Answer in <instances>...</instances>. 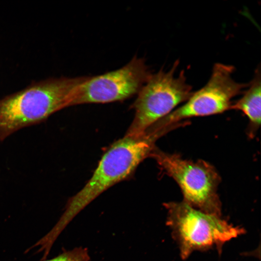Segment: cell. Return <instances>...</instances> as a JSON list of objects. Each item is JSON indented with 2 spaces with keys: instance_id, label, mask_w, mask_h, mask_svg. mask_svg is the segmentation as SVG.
Returning a JSON list of instances; mask_svg holds the SVG:
<instances>
[{
  "instance_id": "cell-1",
  "label": "cell",
  "mask_w": 261,
  "mask_h": 261,
  "mask_svg": "<svg viewBox=\"0 0 261 261\" xmlns=\"http://www.w3.org/2000/svg\"><path fill=\"white\" fill-rule=\"evenodd\" d=\"M165 134L162 130L148 129L141 136H125L115 143L103 154L85 186L69 199L64 213L52 229L53 232L59 235L93 200L131 174L139 164L150 156L156 141Z\"/></svg>"
},
{
  "instance_id": "cell-2",
  "label": "cell",
  "mask_w": 261,
  "mask_h": 261,
  "mask_svg": "<svg viewBox=\"0 0 261 261\" xmlns=\"http://www.w3.org/2000/svg\"><path fill=\"white\" fill-rule=\"evenodd\" d=\"M87 77L52 79L0 100V142L72 106L76 90Z\"/></svg>"
},
{
  "instance_id": "cell-3",
  "label": "cell",
  "mask_w": 261,
  "mask_h": 261,
  "mask_svg": "<svg viewBox=\"0 0 261 261\" xmlns=\"http://www.w3.org/2000/svg\"><path fill=\"white\" fill-rule=\"evenodd\" d=\"M167 210L166 225L171 230L183 260L195 250L215 248L220 255L228 241L245 233V230L230 223L222 216L203 212L184 201L163 203Z\"/></svg>"
},
{
  "instance_id": "cell-4",
  "label": "cell",
  "mask_w": 261,
  "mask_h": 261,
  "mask_svg": "<svg viewBox=\"0 0 261 261\" xmlns=\"http://www.w3.org/2000/svg\"><path fill=\"white\" fill-rule=\"evenodd\" d=\"M180 187L183 201L203 212L222 216L218 193L221 177L214 166L202 160L193 161L156 146L150 156Z\"/></svg>"
},
{
  "instance_id": "cell-5",
  "label": "cell",
  "mask_w": 261,
  "mask_h": 261,
  "mask_svg": "<svg viewBox=\"0 0 261 261\" xmlns=\"http://www.w3.org/2000/svg\"><path fill=\"white\" fill-rule=\"evenodd\" d=\"M179 61L168 71L161 69L149 78L137 93L133 104V120L126 136L138 137L191 95L192 87L184 71L175 75Z\"/></svg>"
},
{
  "instance_id": "cell-6",
  "label": "cell",
  "mask_w": 261,
  "mask_h": 261,
  "mask_svg": "<svg viewBox=\"0 0 261 261\" xmlns=\"http://www.w3.org/2000/svg\"><path fill=\"white\" fill-rule=\"evenodd\" d=\"M234 71L233 66L215 63L207 83L193 92L184 104L154 125L162 128L190 117L220 114L230 109L232 99L240 94L248 85L236 81L232 77Z\"/></svg>"
},
{
  "instance_id": "cell-7",
  "label": "cell",
  "mask_w": 261,
  "mask_h": 261,
  "mask_svg": "<svg viewBox=\"0 0 261 261\" xmlns=\"http://www.w3.org/2000/svg\"><path fill=\"white\" fill-rule=\"evenodd\" d=\"M151 74L144 59L135 56L118 69L87 76L76 89L72 105L124 100L137 94Z\"/></svg>"
},
{
  "instance_id": "cell-8",
  "label": "cell",
  "mask_w": 261,
  "mask_h": 261,
  "mask_svg": "<svg viewBox=\"0 0 261 261\" xmlns=\"http://www.w3.org/2000/svg\"><path fill=\"white\" fill-rule=\"evenodd\" d=\"M247 87L242 97L232 104L230 109L240 111L247 116L249 123L246 133L249 138H253L261 125V80L260 68L256 70Z\"/></svg>"
},
{
  "instance_id": "cell-9",
  "label": "cell",
  "mask_w": 261,
  "mask_h": 261,
  "mask_svg": "<svg viewBox=\"0 0 261 261\" xmlns=\"http://www.w3.org/2000/svg\"><path fill=\"white\" fill-rule=\"evenodd\" d=\"M90 257L86 248L75 247L72 250L63 251L57 256L42 261H89Z\"/></svg>"
}]
</instances>
